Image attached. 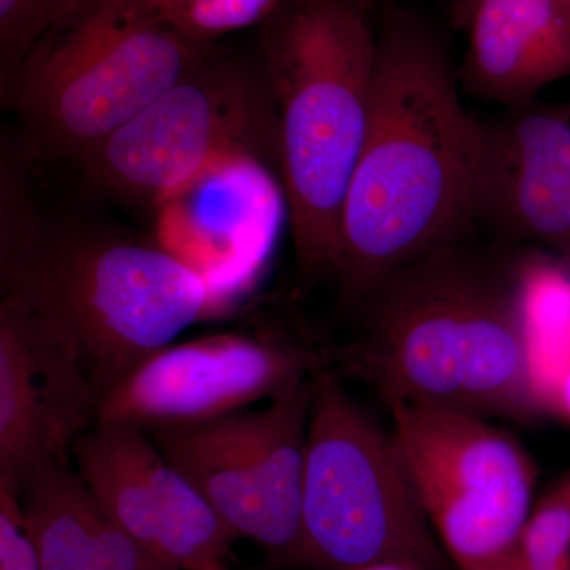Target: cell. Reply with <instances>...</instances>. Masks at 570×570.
<instances>
[{
    "label": "cell",
    "mask_w": 570,
    "mask_h": 570,
    "mask_svg": "<svg viewBox=\"0 0 570 570\" xmlns=\"http://www.w3.org/2000/svg\"><path fill=\"white\" fill-rule=\"evenodd\" d=\"M455 570L434 534L393 433L322 371L307 423L302 564L373 562Z\"/></svg>",
    "instance_id": "6"
},
{
    "label": "cell",
    "mask_w": 570,
    "mask_h": 570,
    "mask_svg": "<svg viewBox=\"0 0 570 570\" xmlns=\"http://www.w3.org/2000/svg\"><path fill=\"white\" fill-rule=\"evenodd\" d=\"M517 560L542 568L570 561V478L532 508L521 532Z\"/></svg>",
    "instance_id": "18"
},
{
    "label": "cell",
    "mask_w": 570,
    "mask_h": 570,
    "mask_svg": "<svg viewBox=\"0 0 570 570\" xmlns=\"http://www.w3.org/2000/svg\"><path fill=\"white\" fill-rule=\"evenodd\" d=\"M71 456L108 521L176 569L224 561L239 540L142 428L97 423Z\"/></svg>",
    "instance_id": "13"
},
{
    "label": "cell",
    "mask_w": 570,
    "mask_h": 570,
    "mask_svg": "<svg viewBox=\"0 0 570 570\" xmlns=\"http://www.w3.org/2000/svg\"><path fill=\"white\" fill-rule=\"evenodd\" d=\"M393 438L428 521L456 570H510L530 519L538 466L490 420L393 404Z\"/></svg>",
    "instance_id": "8"
},
{
    "label": "cell",
    "mask_w": 570,
    "mask_h": 570,
    "mask_svg": "<svg viewBox=\"0 0 570 570\" xmlns=\"http://www.w3.org/2000/svg\"><path fill=\"white\" fill-rule=\"evenodd\" d=\"M436 33L406 14L377 36L365 141L341 220L336 279L352 309L385 277L474 234L475 116Z\"/></svg>",
    "instance_id": "2"
},
{
    "label": "cell",
    "mask_w": 570,
    "mask_h": 570,
    "mask_svg": "<svg viewBox=\"0 0 570 570\" xmlns=\"http://www.w3.org/2000/svg\"><path fill=\"white\" fill-rule=\"evenodd\" d=\"M204 62L163 0H78L2 78L41 154L80 157Z\"/></svg>",
    "instance_id": "5"
},
{
    "label": "cell",
    "mask_w": 570,
    "mask_h": 570,
    "mask_svg": "<svg viewBox=\"0 0 570 570\" xmlns=\"http://www.w3.org/2000/svg\"><path fill=\"white\" fill-rule=\"evenodd\" d=\"M78 0H0L2 78L21 61L41 33Z\"/></svg>",
    "instance_id": "19"
},
{
    "label": "cell",
    "mask_w": 570,
    "mask_h": 570,
    "mask_svg": "<svg viewBox=\"0 0 570 570\" xmlns=\"http://www.w3.org/2000/svg\"><path fill=\"white\" fill-rule=\"evenodd\" d=\"M0 570H41L22 515L20 491L0 482Z\"/></svg>",
    "instance_id": "21"
},
{
    "label": "cell",
    "mask_w": 570,
    "mask_h": 570,
    "mask_svg": "<svg viewBox=\"0 0 570 570\" xmlns=\"http://www.w3.org/2000/svg\"><path fill=\"white\" fill-rule=\"evenodd\" d=\"M510 570H570V561L569 562H562V564L558 566H530V564H523V562H520L519 560L513 561L512 568Z\"/></svg>",
    "instance_id": "23"
},
{
    "label": "cell",
    "mask_w": 570,
    "mask_h": 570,
    "mask_svg": "<svg viewBox=\"0 0 570 570\" xmlns=\"http://www.w3.org/2000/svg\"><path fill=\"white\" fill-rule=\"evenodd\" d=\"M471 236L397 269L355 306L362 328L326 348L330 370L387 406L420 404L479 417H543L528 366L523 254ZM354 309V307H352Z\"/></svg>",
    "instance_id": "1"
},
{
    "label": "cell",
    "mask_w": 570,
    "mask_h": 570,
    "mask_svg": "<svg viewBox=\"0 0 570 570\" xmlns=\"http://www.w3.org/2000/svg\"><path fill=\"white\" fill-rule=\"evenodd\" d=\"M328 367L326 348L276 337L228 333L170 344L105 393L97 423L200 425L275 400Z\"/></svg>",
    "instance_id": "10"
},
{
    "label": "cell",
    "mask_w": 570,
    "mask_h": 570,
    "mask_svg": "<svg viewBox=\"0 0 570 570\" xmlns=\"http://www.w3.org/2000/svg\"><path fill=\"white\" fill-rule=\"evenodd\" d=\"M176 22L195 39L246 28L261 21L277 0H163Z\"/></svg>",
    "instance_id": "20"
},
{
    "label": "cell",
    "mask_w": 570,
    "mask_h": 570,
    "mask_svg": "<svg viewBox=\"0 0 570 570\" xmlns=\"http://www.w3.org/2000/svg\"><path fill=\"white\" fill-rule=\"evenodd\" d=\"M562 2L568 3V6L570 7V0H562Z\"/></svg>",
    "instance_id": "25"
},
{
    "label": "cell",
    "mask_w": 570,
    "mask_h": 570,
    "mask_svg": "<svg viewBox=\"0 0 570 570\" xmlns=\"http://www.w3.org/2000/svg\"><path fill=\"white\" fill-rule=\"evenodd\" d=\"M528 366L543 417L570 422V268L524 254Z\"/></svg>",
    "instance_id": "16"
},
{
    "label": "cell",
    "mask_w": 570,
    "mask_h": 570,
    "mask_svg": "<svg viewBox=\"0 0 570 570\" xmlns=\"http://www.w3.org/2000/svg\"><path fill=\"white\" fill-rule=\"evenodd\" d=\"M461 88L502 108L539 102L570 77V7L562 0H466Z\"/></svg>",
    "instance_id": "15"
},
{
    "label": "cell",
    "mask_w": 570,
    "mask_h": 570,
    "mask_svg": "<svg viewBox=\"0 0 570 570\" xmlns=\"http://www.w3.org/2000/svg\"><path fill=\"white\" fill-rule=\"evenodd\" d=\"M469 212L497 242L539 247L570 268V107L475 118Z\"/></svg>",
    "instance_id": "12"
},
{
    "label": "cell",
    "mask_w": 570,
    "mask_h": 570,
    "mask_svg": "<svg viewBox=\"0 0 570 570\" xmlns=\"http://www.w3.org/2000/svg\"><path fill=\"white\" fill-rule=\"evenodd\" d=\"M318 376L262 409L145 430L236 538L253 540L275 564H302L307 423Z\"/></svg>",
    "instance_id": "9"
},
{
    "label": "cell",
    "mask_w": 570,
    "mask_h": 570,
    "mask_svg": "<svg viewBox=\"0 0 570 570\" xmlns=\"http://www.w3.org/2000/svg\"><path fill=\"white\" fill-rule=\"evenodd\" d=\"M0 288L75 341L100 400L225 298L163 245L45 223L6 175Z\"/></svg>",
    "instance_id": "3"
},
{
    "label": "cell",
    "mask_w": 570,
    "mask_h": 570,
    "mask_svg": "<svg viewBox=\"0 0 570 570\" xmlns=\"http://www.w3.org/2000/svg\"><path fill=\"white\" fill-rule=\"evenodd\" d=\"M302 287L336 277L341 220L370 118L377 36L354 0H296L266 48Z\"/></svg>",
    "instance_id": "4"
},
{
    "label": "cell",
    "mask_w": 570,
    "mask_h": 570,
    "mask_svg": "<svg viewBox=\"0 0 570 570\" xmlns=\"http://www.w3.org/2000/svg\"><path fill=\"white\" fill-rule=\"evenodd\" d=\"M346 570H419L414 566L403 564V562H373V564L358 566Z\"/></svg>",
    "instance_id": "22"
},
{
    "label": "cell",
    "mask_w": 570,
    "mask_h": 570,
    "mask_svg": "<svg viewBox=\"0 0 570 570\" xmlns=\"http://www.w3.org/2000/svg\"><path fill=\"white\" fill-rule=\"evenodd\" d=\"M41 570H80L107 517L70 464L41 472L20 491Z\"/></svg>",
    "instance_id": "17"
},
{
    "label": "cell",
    "mask_w": 570,
    "mask_h": 570,
    "mask_svg": "<svg viewBox=\"0 0 570 570\" xmlns=\"http://www.w3.org/2000/svg\"><path fill=\"white\" fill-rule=\"evenodd\" d=\"M193 570H234L228 568L227 564H225L224 561H209L205 562V564L198 566V568H195Z\"/></svg>",
    "instance_id": "24"
},
{
    "label": "cell",
    "mask_w": 570,
    "mask_h": 570,
    "mask_svg": "<svg viewBox=\"0 0 570 570\" xmlns=\"http://www.w3.org/2000/svg\"><path fill=\"white\" fill-rule=\"evenodd\" d=\"M99 407L75 341L31 307L2 298L0 482L21 491L41 472L70 464Z\"/></svg>",
    "instance_id": "11"
},
{
    "label": "cell",
    "mask_w": 570,
    "mask_h": 570,
    "mask_svg": "<svg viewBox=\"0 0 570 570\" xmlns=\"http://www.w3.org/2000/svg\"><path fill=\"white\" fill-rule=\"evenodd\" d=\"M235 159L281 168L275 96L268 78L206 62L78 157L92 183L159 206Z\"/></svg>",
    "instance_id": "7"
},
{
    "label": "cell",
    "mask_w": 570,
    "mask_h": 570,
    "mask_svg": "<svg viewBox=\"0 0 570 570\" xmlns=\"http://www.w3.org/2000/svg\"><path fill=\"white\" fill-rule=\"evenodd\" d=\"M160 209V245L227 295L272 249L284 208L265 164L235 159Z\"/></svg>",
    "instance_id": "14"
}]
</instances>
